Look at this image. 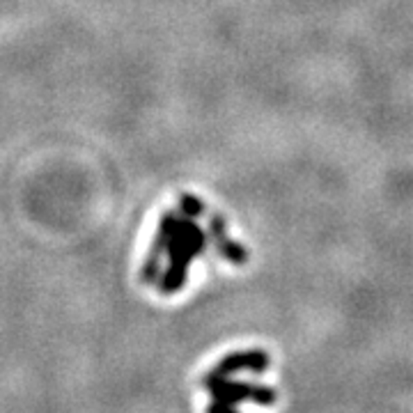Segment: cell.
I'll return each mask as SVG.
<instances>
[{
  "instance_id": "cell-1",
  "label": "cell",
  "mask_w": 413,
  "mask_h": 413,
  "mask_svg": "<svg viewBox=\"0 0 413 413\" xmlns=\"http://www.w3.org/2000/svg\"><path fill=\"white\" fill-rule=\"evenodd\" d=\"M205 205L195 195H182L179 212H168L154 235L152 251L142 267V278L159 285L163 294H172L186 283L193 260L207 248V232L198 225Z\"/></svg>"
},
{
  "instance_id": "cell-2",
  "label": "cell",
  "mask_w": 413,
  "mask_h": 413,
  "mask_svg": "<svg viewBox=\"0 0 413 413\" xmlns=\"http://www.w3.org/2000/svg\"><path fill=\"white\" fill-rule=\"evenodd\" d=\"M209 237H212L214 246L219 248V253L223 255L225 260L235 262V264H244L248 260V253L246 248H242L239 244H235L232 239L228 237V230H225V221L221 219L219 214H212L209 216Z\"/></svg>"
}]
</instances>
